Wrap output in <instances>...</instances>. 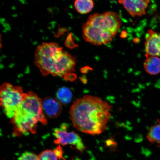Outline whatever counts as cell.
<instances>
[{
  "mask_svg": "<svg viewBox=\"0 0 160 160\" xmlns=\"http://www.w3.org/2000/svg\"><path fill=\"white\" fill-rule=\"evenodd\" d=\"M150 2V0H118V2L132 17L145 15Z\"/></svg>",
  "mask_w": 160,
  "mask_h": 160,
  "instance_id": "cell-7",
  "label": "cell"
},
{
  "mask_svg": "<svg viewBox=\"0 0 160 160\" xmlns=\"http://www.w3.org/2000/svg\"><path fill=\"white\" fill-rule=\"evenodd\" d=\"M144 63L145 71L151 75H156L160 73V58L158 57L146 55Z\"/></svg>",
  "mask_w": 160,
  "mask_h": 160,
  "instance_id": "cell-10",
  "label": "cell"
},
{
  "mask_svg": "<svg viewBox=\"0 0 160 160\" xmlns=\"http://www.w3.org/2000/svg\"><path fill=\"white\" fill-rule=\"evenodd\" d=\"M18 160H39L37 156L31 152L24 153L19 157Z\"/></svg>",
  "mask_w": 160,
  "mask_h": 160,
  "instance_id": "cell-15",
  "label": "cell"
},
{
  "mask_svg": "<svg viewBox=\"0 0 160 160\" xmlns=\"http://www.w3.org/2000/svg\"><path fill=\"white\" fill-rule=\"evenodd\" d=\"M42 101L34 92L27 93L25 99L11 119L14 134L20 135L35 133L38 123L47 124Z\"/></svg>",
  "mask_w": 160,
  "mask_h": 160,
  "instance_id": "cell-4",
  "label": "cell"
},
{
  "mask_svg": "<svg viewBox=\"0 0 160 160\" xmlns=\"http://www.w3.org/2000/svg\"><path fill=\"white\" fill-rule=\"evenodd\" d=\"M145 48L146 55L160 57V33L149 30L146 35Z\"/></svg>",
  "mask_w": 160,
  "mask_h": 160,
  "instance_id": "cell-8",
  "label": "cell"
},
{
  "mask_svg": "<svg viewBox=\"0 0 160 160\" xmlns=\"http://www.w3.org/2000/svg\"><path fill=\"white\" fill-rule=\"evenodd\" d=\"M112 106L96 96L85 95L76 100L69 113L74 127L92 135L101 134L107 128Z\"/></svg>",
  "mask_w": 160,
  "mask_h": 160,
  "instance_id": "cell-1",
  "label": "cell"
},
{
  "mask_svg": "<svg viewBox=\"0 0 160 160\" xmlns=\"http://www.w3.org/2000/svg\"><path fill=\"white\" fill-rule=\"evenodd\" d=\"M74 6L78 12L86 14L91 12L94 7L93 0H75Z\"/></svg>",
  "mask_w": 160,
  "mask_h": 160,
  "instance_id": "cell-12",
  "label": "cell"
},
{
  "mask_svg": "<svg viewBox=\"0 0 160 160\" xmlns=\"http://www.w3.org/2000/svg\"><path fill=\"white\" fill-rule=\"evenodd\" d=\"M57 99L61 102L67 104L71 101L72 98V92L67 88H62L57 91Z\"/></svg>",
  "mask_w": 160,
  "mask_h": 160,
  "instance_id": "cell-13",
  "label": "cell"
},
{
  "mask_svg": "<svg viewBox=\"0 0 160 160\" xmlns=\"http://www.w3.org/2000/svg\"><path fill=\"white\" fill-rule=\"evenodd\" d=\"M39 160H59L61 158L55 150H48L44 151L38 156Z\"/></svg>",
  "mask_w": 160,
  "mask_h": 160,
  "instance_id": "cell-14",
  "label": "cell"
},
{
  "mask_svg": "<svg viewBox=\"0 0 160 160\" xmlns=\"http://www.w3.org/2000/svg\"><path fill=\"white\" fill-rule=\"evenodd\" d=\"M43 113L50 118L58 117L61 113L62 107L61 102L53 98H45L42 101Z\"/></svg>",
  "mask_w": 160,
  "mask_h": 160,
  "instance_id": "cell-9",
  "label": "cell"
},
{
  "mask_svg": "<svg viewBox=\"0 0 160 160\" xmlns=\"http://www.w3.org/2000/svg\"><path fill=\"white\" fill-rule=\"evenodd\" d=\"M53 134L56 138L54 141L56 144L72 145L81 152L84 151L86 148L81 137L75 132L68 131L67 125L66 124L54 129Z\"/></svg>",
  "mask_w": 160,
  "mask_h": 160,
  "instance_id": "cell-6",
  "label": "cell"
},
{
  "mask_svg": "<svg viewBox=\"0 0 160 160\" xmlns=\"http://www.w3.org/2000/svg\"><path fill=\"white\" fill-rule=\"evenodd\" d=\"M109 1H115V0H109Z\"/></svg>",
  "mask_w": 160,
  "mask_h": 160,
  "instance_id": "cell-16",
  "label": "cell"
},
{
  "mask_svg": "<svg viewBox=\"0 0 160 160\" xmlns=\"http://www.w3.org/2000/svg\"><path fill=\"white\" fill-rule=\"evenodd\" d=\"M27 96L19 86L9 83L2 84L0 88V101L4 113L9 119L12 118L15 112Z\"/></svg>",
  "mask_w": 160,
  "mask_h": 160,
  "instance_id": "cell-5",
  "label": "cell"
},
{
  "mask_svg": "<svg viewBox=\"0 0 160 160\" xmlns=\"http://www.w3.org/2000/svg\"><path fill=\"white\" fill-rule=\"evenodd\" d=\"M121 25V18L115 12L93 14L82 27L83 38L93 45H107L112 41Z\"/></svg>",
  "mask_w": 160,
  "mask_h": 160,
  "instance_id": "cell-3",
  "label": "cell"
},
{
  "mask_svg": "<svg viewBox=\"0 0 160 160\" xmlns=\"http://www.w3.org/2000/svg\"><path fill=\"white\" fill-rule=\"evenodd\" d=\"M147 138L152 144L160 146V121L150 128Z\"/></svg>",
  "mask_w": 160,
  "mask_h": 160,
  "instance_id": "cell-11",
  "label": "cell"
},
{
  "mask_svg": "<svg viewBox=\"0 0 160 160\" xmlns=\"http://www.w3.org/2000/svg\"><path fill=\"white\" fill-rule=\"evenodd\" d=\"M34 57L35 65L43 76L65 78L75 71V58L57 43L41 44L36 48Z\"/></svg>",
  "mask_w": 160,
  "mask_h": 160,
  "instance_id": "cell-2",
  "label": "cell"
}]
</instances>
